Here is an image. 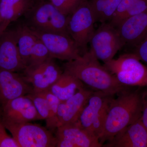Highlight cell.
Returning a JSON list of instances; mask_svg holds the SVG:
<instances>
[{
	"label": "cell",
	"mask_w": 147,
	"mask_h": 147,
	"mask_svg": "<svg viewBox=\"0 0 147 147\" xmlns=\"http://www.w3.org/2000/svg\"><path fill=\"white\" fill-rule=\"evenodd\" d=\"M64 71L75 76L94 91L113 96L125 90L126 86L120 84L114 74L101 65L90 51L77 59L67 62Z\"/></svg>",
	"instance_id": "obj_1"
},
{
	"label": "cell",
	"mask_w": 147,
	"mask_h": 147,
	"mask_svg": "<svg viewBox=\"0 0 147 147\" xmlns=\"http://www.w3.org/2000/svg\"><path fill=\"white\" fill-rule=\"evenodd\" d=\"M119 94L117 98H113L109 104L99 139L102 146L142 117V94L125 90Z\"/></svg>",
	"instance_id": "obj_2"
},
{
	"label": "cell",
	"mask_w": 147,
	"mask_h": 147,
	"mask_svg": "<svg viewBox=\"0 0 147 147\" xmlns=\"http://www.w3.org/2000/svg\"><path fill=\"white\" fill-rule=\"evenodd\" d=\"M103 66L122 85L147 87V67L132 53L113 59Z\"/></svg>",
	"instance_id": "obj_3"
},
{
	"label": "cell",
	"mask_w": 147,
	"mask_h": 147,
	"mask_svg": "<svg viewBox=\"0 0 147 147\" xmlns=\"http://www.w3.org/2000/svg\"><path fill=\"white\" fill-rule=\"evenodd\" d=\"M95 22L89 0H82L68 16L67 32L83 55L88 51L87 45L94 31Z\"/></svg>",
	"instance_id": "obj_4"
},
{
	"label": "cell",
	"mask_w": 147,
	"mask_h": 147,
	"mask_svg": "<svg viewBox=\"0 0 147 147\" xmlns=\"http://www.w3.org/2000/svg\"><path fill=\"white\" fill-rule=\"evenodd\" d=\"M2 122L19 147H56L55 135L47 127L30 122L21 123Z\"/></svg>",
	"instance_id": "obj_5"
},
{
	"label": "cell",
	"mask_w": 147,
	"mask_h": 147,
	"mask_svg": "<svg viewBox=\"0 0 147 147\" xmlns=\"http://www.w3.org/2000/svg\"><path fill=\"white\" fill-rule=\"evenodd\" d=\"M27 13H30V25L28 26L31 28L69 34L67 29L68 16L58 10L50 1L35 5Z\"/></svg>",
	"instance_id": "obj_6"
},
{
	"label": "cell",
	"mask_w": 147,
	"mask_h": 147,
	"mask_svg": "<svg viewBox=\"0 0 147 147\" xmlns=\"http://www.w3.org/2000/svg\"><path fill=\"white\" fill-rule=\"evenodd\" d=\"M113 96L94 91L90 96L77 121L84 128L99 139L102 134L108 107Z\"/></svg>",
	"instance_id": "obj_7"
},
{
	"label": "cell",
	"mask_w": 147,
	"mask_h": 147,
	"mask_svg": "<svg viewBox=\"0 0 147 147\" xmlns=\"http://www.w3.org/2000/svg\"><path fill=\"white\" fill-rule=\"evenodd\" d=\"M90 52L104 63L113 59L124 46L116 27L109 22L102 23L95 30L89 41Z\"/></svg>",
	"instance_id": "obj_8"
},
{
	"label": "cell",
	"mask_w": 147,
	"mask_h": 147,
	"mask_svg": "<svg viewBox=\"0 0 147 147\" xmlns=\"http://www.w3.org/2000/svg\"><path fill=\"white\" fill-rule=\"evenodd\" d=\"M31 29L37 37L45 44L53 59L69 61L77 59L83 55L69 35Z\"/></svg>",
	"instance_id": "obj_9"
},
{
	"label": "cell",
	"mask_w": 147,
	"mask_h": 147,
	"mask_svg": "<svg viewBox=\"0 0 147 147\" xmlns=\"http://www.w3.org/2000/svg\"><path fill=\"white\" fill-rule=\"evenodd\" d=\"M23 71V77L31 84L32 91L36 92L49 90L63 72L52 58L40 63L28 66Z\"/></svg>",
	"instance_id": "obj_10"
},
{
	"label": "cell",
	"mask_w": 147,
	"mask_h": 147,
	"mask_svg": "<svg viewBox=\"0 0 147 147\" xmlns=\"http://www.w3.org/2000/svg\"><path fill=\"white\" fill-rule=\"evenodd\" d=\"M55 136L57 147H102L98 138L77 121L58 127Z\"/></svg>",
	"instance_id": "obj_11"
},
{
	"label": "cell",
	"mask_w": 147,
	"mask_h": 147,
	"mask_svg": "<svg viewBox=\"0 0 147 147\" xmlns=\"http://www.w3.org/2000/svg\"><path fill=\"white\" fill-rule=\"evenodd\" d=\"M26 67L18 50L16 29L6 30L0 35V69L16 72Z\"/></svg>",
	"instance_id": "obj_12"
},
{
	"label": "cell",
	"mask_w": 147,
	"mask_h": 147,
	"mask_svg": "<svg viewBox=\"0 0 147 147\" xmlns=\"http://www.w3.org/2000/svg\"><path fill=\"white\" fill-rule=\"evenodd\" d=\"M2 107L3 122L21 123L40 120L32 101L27 95L9 100Z\"/></svg>",
	"instance_id": "obj_13"
},
{
	"label": "cell",
	"mask_w": 147,
	"mask_h": 147,
	"mask_svg": "<svg viewBox=\"0 0 147 147\" xmlns=\"http://www.w3.org/2000/svg\"><path fill=\"white\" fill-rule=\"evenodd\" d=\"M32 90V86L23 76L0 69V102L2 106L9 100L26 95Z\"/></svg>",
	"instance_id": "obj_14"
},
{
	"label": "cell",
	"mask_w": 147,
	"mask_h": 147,
	"mask_svg": "<svg viewBox=\"0 0 147 147\" xmlns=\"http://www.w3.org/2000/svg\"><path fill=\"white\" fill-rule=\"evenodd\" d=\"M116 28L124 45L135 47L147 35V10L126 18Z\"/></svg>",
	"instance_id": "obj_15"
},
{
	"label": "cell",
	"mask_w": 147,
	"mask_h": 147,
	"mask_svg": "<svg viewBox=\"0 0 147 147\" xmlns=\"http://www.w3.org/2000/svg\"><path fill=\"white\" fill-rule=\"evenodd\" d=\"M94 91L84 87L67 100L61 101L58 108L59 120L57 127L77 121L83 108Z\"/></svg>",
	"instance_id": "obj_16"
},
{
	"label": "cell",
	"mask_w": 147,
	"mask_h": 147,
	"mask_svg": "<svg viewBox=\"0 0 147 147\" xmlns=\"http://www.w3.org/2000/svg\"><path fill=\"white\" fill-rule=\"evenodd\" d=\"M102 146L147 147V128L140 118L106 142Z\"/></svg>",
	"instance_id": "obj_17"
},
{
	"label": "cell",
	"mask_w": 147,
	"mask_h": 147,
	"mask_svg": "<svg viewBox=\"0 0 147 147\" xmlns=\"http://www.w3.org/2000/svg\"><path fill=\"white\" fill-rule=\"evenodd\" d=\"M35 5L34 0H1L0 24L9 25L27 14Z\"/></svg>",
	"instance_id": "obj_18"
},
{
	"label": "cell",
	"mask_w": 147,
	"mask_h": 147,
	"mask_svg": "<svg viewBox=\"0 0 147 147\" xmlns=\"http://www.w3.org/2000/svg\"><path fill=\"white\" fill-rule=\"evenodd\" d=\"M82 81L70 74L63 71L49 90L61 101H65L84 88Z\"/></svg>",
	"instance_id": "obj_19"
},
{
	"label": "cell",
	"mask_w": 147,
	"mask_h": 147,
	"mask_svg": "<svg viewBox=\"0 0 147 147\" xmlns=\"http://www.w3.org/2000/svg\"><path fill=\"white\" fill-rule=\"evenodd\" d=\"M16 31L18 50L23 61L27 67L33 49L38 38L27 25L18 27Z\"/></svg>",
	"instance_id": "obj_20"
},
{
	"label": "cell",
	"mask_w": 147,
	"mask_h": 147,
	"mask_svg": "<svg viewBox=\"0 0 147 147\" xmlns=\"http://www.w3.org/2000/svg\"><path fill=\"white\" fill-rule=\"evenodd\" d=\"M121 0H89L96 22L111 21Z\"/></svg>",
	"instance_id": "obj_21"
},
{
	"label": "cell",
	"mask_w": 147,
	"mask_h": 147,
	"mask_svg": "<svg viewBox=\"0 0 147 147\" xmlns=\"http://www.w3.org/2000/svg\"><path fill=\"white\" fill-rule=\"evenodd\" d=\"M39 93L46 98L50 109V118L46 122V127L52 131H54L57 127V114L58 107L61 101L49 90Z\"/></svg>",
	"instance_id": "obj_22"
},
{
	"label": "cell",
	"mask_w": 147,
	"mask_h": 147,
	"mask_svg": "<svg viewBox=\"0 0 147 147\" xmlns=\"http://www.w3.org/2000/svg\"><path fill=\"white\" fill-rule=\"evenodd\" d=\"M26 95L32 100L37 111L40 120L46 122L50 118V112L47 100L40 93L32 91Z\"/></svg>",
	"instance_id": "obj_23"
},
{
	"label": "cell",
	"mask_w": 147,
	"mask_h": 147,
	"mask_svg": "<svg viewBox=\"0 0 147 147\" xmlns=\"http://www.w3.org/2000/svg\"><path fill=\"white\" fill-rule=\"evenodd\" d=\"M52 57L47 47L38 38L33 49L28 66L40 63Z\"/></svg>",
	"instance_id": "obj_24"
},
{
	"label": "cell",
	"mask_w": 147,
	"mask_h": 147,
	"mask_svg": "<svg viewBox=\"0 0 147 147\" xmlns=\"http://www.w3.org/2000/svg\"><path fill=\"white\" fill-rule=\"evenodd\" d=\"M138 0H121L113 18L109 22L114 27L117 28L123 21L125 14L128 10Z\"/></svg>",
	"instance_id": "obj_25"
},
{
	"label": "cell",
	"mask_w": 147,
	"mask_h": 147,
	"mask_svg": "<svg viewBox=\"0 0 147 147\" xmlns=\"http://www.w3.org/2000/svg\"><path fill=\"white\" fill-rule=\"evenodd\" d=\"M82 0H49L61 12L69 16L79 5Z\"/></svg>",
	"instance_id": "obj_26"
},
{
	"label": "cell",
	"mask_w": 147,
	"mask_h": 147,
	"mask_svg": "<svg viewBox=\"0 0 147 147\" xmlns=\"http://www.w3.org/2000/svg\"><path fill=\"white\" fill-rule=\"evenodd\" d=\"M6 129L0 119V147H19L15 139L7 134Z\"/></svg>",
	"instance_id": "obj_27"
},
{
	"label": "cell",
	"mask_w": 147,
	"mask_h": 147,
	"mask_svg": "<svg viewBox=\"0 0 147 147\" xmlns=\"http://www.w3.org/2000/svg\"><path fill=\"white\" fill-rule=\"evenodd\" d=\"M133 55L140 61L147 63V35L135 46Z\"/></svg>",
	"instance_id": "obj_28"
},
{
	"label": "cell",
	"mask_w": 147,
	"mask_h": 147,
	"mask_svg": "<svg viewBox=\"0 0 147 147\" xmlns=\"http://www.w3.org/2000/svg\"><path fill=\"white\" fill-rule=\"evenodd\" d=\"M142 110L141 119L147 128V89L142 94Z\"/></svg>",
	"instance_id": "obj_29"
},
{
	"label": "cell",
	"mask_w": 147,
	"mask_h": 147,
	"mask_svg": "<svg viewBox=\"0 0 147 147\" xmlns=\"http://www.w3.org/2000/svg\"><path fill=\"white\" fill-rule=\"evenodd\" d=\"M0 113H1V112H0Z\"/></svg>",
	"instance_id": "obj_30"
},
{
	"label": "cell",
	"mask_w": 147,
	"mask_h": 147,
	"mask_svg": "<svg viewBox=\"0 0 147 147\" xmlns=\"http://www.w3.org/2000/svg\"><path fill=\"white\" fill-rule=\"evenodd\" d=\"M0 1H1V0H0Z\"/></svg>",
	"instance_id": "obj_31"
}]
</instances>
